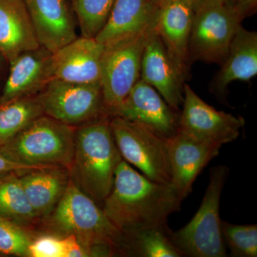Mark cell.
Segmentation results:
<instances>
[{"label": "cell", "instance_id": "cell-24", "mask_svg": "<svg viewBox=\"0 0 257 257\" xmlns=\"http://www.w3.org/2000/svg\"><path fill=\"white\" fill-rule=\"evenodd\" d=\"M16 174L11 172L0 177V217L20 226L30 222L37 215Z\"/></svg>", "mask_w": 257, "mask_h": 257}, {"label": "cell", "instance_id": "cell-9", "mask_svg": "<svg viewBox=\"0 0 257 257\" xmlns=\"http://www.w3.org/2000/svg\"><path fill=\"white\" fill-rule=\"evenodd\" d=\"M241 25L233 8L224 3L195 12L189 44L191 63L201 61L221 65Z\"/></svg>", "mask_w": 257, "mask_h": 257}, {"label": "cell", "instance_id": "cell-13", "mask_svg": "<svg viewBox=\"0 0 257 257\" xmlns=\"http://www.w3.org/2000/svg\"><path fill=\"white\" fill-rule=\"evenodd\" d=\"M104 46L95 38L77 37L51 55L52 79L91 84L100 82Z\"/></svg>", "mask_w": 257, "mask_h": 257}, {"label": "cell", "instance_id": "cell-4", "mask_svg": "<svg viewBox=\"0 0 257 257\" xmlns=\"http://www.w3.org/2000/svg\"><path fill=\"white\" fill-rule=\"evenodd\" d=\"M74 134L71 126L42 115L0 147V152L20 165L68 167L74 158Z\"/></svg>", "mask_w": 257, "mask_h": 257}, {"label": "cell", "instance_id": "cell-25", "mask_svg": "<svg viewBox=\"0 0 257 257\" xmlns=\"http://www.w3.org/2000/svg\"><path fill=\"white\" fill-rule=\"evenodd\" d=\"M115 0H71L82 37L95 38L105 25Z\"/></svg>", "mask_w": 257, "mask_h": 257}, {"label": "cell", "instance_id": "cell-5", "mask_svg": "<svg viewBox=\"0 0 257 257\" xmlns=\"http://www.w3.org/2000/svg\"><path fill=\"white\" fill-rule=\"evenodd\" d=\"M224 165L210 170L209 184L200 207L182 229L170 231V239L183 256H226L219 216L221 193L229 176Z\"/></svg>", "mask_w": 257, "mask_h": 257}, {"label": "cell", "instance_id": "cell-21", "mask_svg": "<svg viewBox=\"0 0 257 257\" xmlns=\"http://www.w3.org/2000/svg\"><path fill=\"white\" fill-rule=\"evenodd\" d=\"M59 166L32 169L19 176L25 194L37 216L55 209L68 186V175Z\"/></svg>", "mask_w": 257, "mask_h": 257}, {"label": "cell", "instance_id": "cell-30", "mask_svg": "<svg viewBox=\"0 0 257 257\" xmlns=\"http://www.w3.org/2000/svg\"><path fill=\"white\" fill-rule=\"evenodd\" d=\"M257 0H236L233 9L239 21L255 14L256 12Z\"/></svg>", "mask_w": 257, "mask_h": 257}, {"label": "cell", "instance_id": "cell-15", "mask_svg": "<svg viewBox=\"0 0 257 257\" xmlns=\"http://www.w3.org/2000/svg\"><path fill=\"white\" fill-rule=\"evenodd\" d=\"M140 79L155 88L171 107L179 110L184 100V82L154 28L147 36L144 48Z\"/></svg>", "mask_w": 257, "mask_h": 257}, {"label": "cell", "instance_id": "cell-18", "mask_svg": "<svg viewBox=\"0 0 257 257\" xmlns=\"http://www.w3.org/2000/svg\"><path fill=\"white\" fill-rule=\"evenodd\" d=\"M157 12L151 0H115L95 39L106 47L137 36L155 26Z\"/></svg>", "mask_w": 257, "mask_h": 257}, {"label": "cell", "instance_id": "cell-36", "mask_svg": "<svg viewBox=\"0 0 257 257\" xmlns=\"http://www.w3.org/2000/svg\"><path fill=\"white\" fill-rule=\"evenodd\" d=\"M0 105H1V96H0Z\"/></svg>", "mask_w": 257, "mask_h": 257}, {"label": "cell", "instance_id": "cell-19", "mask_svg": "<svg viewBox=\"0 0 257 257\" xmlns=\"http://www.w3.org/2000/svg\"><path fill=\"white\" fill-rule=\"evenodd\" d=\"M211 81L210 90L219 98L226 96L228 86L234 81L251 80L257 75V33L238 28L226 59Z\"/></svg>", "mask_w": 257, "mask_h": 257}, {"label": "cell", "instance_id": "cell-7", "mask_svg": "<svg viewBox=\"0 0 257 257\" xmlns=\"http://www.w3.org/2000/svg\"><path fill=\"white\" fill-rule=\"evenodd\" d=\"M37 97L44 114L70 126L110 116L100 82L80 84L51 79Z\"/></svg>", "mask_w": 257, "mask_h": 257}, {"label": "cell", "instance_id": "cell-26", "mask_svg": "<svg viewBox=\"0 0 257 257\" xmlns=\"http://www.w3.org/2000/svg\"><path fill=\"white\" fill-rule=\"evenodd\" d=\"M225 244L235 257L257 256V226L230 224L221 221Z\"/></svg>", "mask_w": 257, "mask_h": 257}, {"label": "cell", "instance_id": "cell-11", "mask_svg": "<svg viewBox=\"0 0 257 257\" xmlns=\"http://www.w3.org/2000/svg\"><path fill=\"white\" fill-rule=\"evenodd\" d=\"M179 115L155 88L140 79L111 116L142 125L168 140L178 130Z\"/></svg>", "mask_w": 257, "mask_h": 257}, {"label": "cell", "instance_id": "cell-27", "mask_svg": "<svg viewBox=\"0 0 257 257\" xmlns=\"http://www.w3.org/2000/svg\"><path fill=\"white\" fill-rule=\"evenodd\" d=\"M31 241L20 225L0 217V254L29 256Z\"/></svg>", "mask_w": 257, "mask_h": 257}, {"label": "cell", "instance_id": "cell-28", "mask_svg": "<svg viewBox=\"0 0 257 257\" xmlns=\"http://www.w3.org/2000/svg\"><path fill=\"white\" fill-rule=\"evenodd\" d=\"M29 256L63 257L62 239L53 236H44L37 238L30 243Z\"/></svg>", "mask_w": 257, "mask_h": 257}, {"label": "cell", "instance_id": "cell-10", "mask_svg": "<svg viewBox=\"0 0 257 257\" xmlns=\"http://www.w3.org/2000/svg\"><path fill=\"white\" fill-rule=\"evenodd\" d=\"M179 131L204 143L222 147L236 140L245 124L242 116L216 110L185 83Z\"/></svg>", "mask_w": 257, "mask_h": 257}, {"label": "cell", "instance_id": "cell-2", "mask_svg": "<svg viewBox=\"0 0 257 257\" xmlns=\"http://www.w3.org/2000/svg\"><path fill=\"white\" fill-rule=\"evenodd\" d=\"M107 117L83 125L74 133L72 165L83 192L103 206L114 184L115 171L123 160Z\"/></svg>", "mask_w": 257, "mask_h": 257}, {"label": "cell", "instance_id": "cell-22", "mask_svg": "<svg viewBox=\"0 0 257 257\" xmlns=\"http://www.w3.org/2000/svg\"><path fill=\"white\" fill-rule=\"evenodd\" d=\"M170 231L167 226L122 233L124 253L140 257L183 256L171 241Z\"/></svg>", "mask_w": 257, "mask_h": 257}, {"label": "cell", "instance_id": "cell-8", "mask_svg": "<svg viewBox=\"0 0 257 257\" xmlns=\"http://www.w3.org/2000/svg\"><path fill=\"white\" fill-rule=\"evenodd\" d=\"M153 28L137 36L104 47L100 84L104 105L110 116L140 79L144 48Z\"/></svg>", "mask_w": 257, "mask_h": 257}, {"label": "cell", "instance_id": "cell-6", "mask_svg": "<svg viewBox=\"0 0 257 257\" xmlns=\"http://www.w3.org/2000/svg\"><path fill=\"white\" fill-rule=\"evenodd\" d=\"M109 123L115 143L124 161L150 180L172 183L167 140L119 116H111Z\"/></svg>", "mask_w": 257, "mask_h": 257}, {"label": "cell", "instance_id": "cell-33", "mask_svg": "<svg viewBox=\"0 0 257 257\" xmlns=\"http://www.w3.org/2000/svg\"><path fill=\"white\" fill-rule=\"evenodd\" d=\"M174 1L175 0H151L152 4L158 10Z\"/></svg>", "mask_w": 257, "mask_h": 257}, {"label": "cell", "instance_id": "cell-20", "mask_svg": "<svg viewBox=\"0 0 257 257\" xmlns=\"http://www.w3.org/2000/svg\"><path fill=\"white\" fill-rule=\"evenodd\" d=\"M40 47L24 0H0V54L7 63Z\"/></svg>", "mask_w": 257, "mask_h": 257}, {"label": "cell", "instance_id": "cell-31", "mask_svg": "<svg viewBox=\"0 0 257 257\" xmlns=\"http://www.w3.org/2000/svg\"><path fill=\"white\" fill-rule=\"evenodd\" d=\"M32 169L37 168L17 163L14 161L10 160L0 152V177L11 172H21V171L30 170Z\"/></svg>", "mask_w": 257, "mask_h": 257}, {"label": "cell", "instance_id": "cell-12", "mask_svg": "<svg viewBox=\"0 0 257 257\" xmlns=\"http://www.w3.org/2000/svg\"><path fill=\"white\" fill-rule=\"evenodd\" d=\"M194 11L190 0H175L157 12L155 32L182 82L189 77V44Z\"/></svg>", "mask_w": 257, "mask_h": 257}, {"label": "cell", "instance_id": "cell-16", "mask_svg": "<svg viewBox=\"0 0 257 257\" xmlns=\"http://www.w3.org/2000/svg\"><path fill=\"white\" fill-rule=\"evenodd\" d=\"M40 46L51 53L77 37L66 0H24Z\"/></svg>", "mask_w": 257, "mask_h": 257}, {"label": "cell", "instance_id": "cell-3", "mask_svg": "<svg viewBox=\"0 0 257 257\" xmlns=\"http://www.w3.org/2000/svg\"><path fill=\"white\" fill-rule=\"evenodd\" d=\"M52 221L64 234L73 235L90 254L124 252V236L102 209L72 180L55 208Z\"/></svg>", "mask_w": 257, "mask_h": 257}, {"label": "cell", "instance_id": "cell-34", "mask_svg": "<svg viewBox=\"0 0 257 257\" xmlns=\"http://www.w3.org/2000/svg\"><path fill=\"white\" fill-rule=\"evenodd\" d=\"M6 60H5L3 56L0 54V76L2 75V74L4 72V69L5 67V64H7Z\"/></svg>", "mask_w": 257, "mask_h": 257}, {"label": "cell", "instance_id": "cell-17", "mask_svg": "<svg viewBox=\"0 0 257 257\" xmlns=\"http://www.w3.org/2000/svg\"><path fill=\"white\" fill-rule=\"evenodd\" d=\"M51 55L43 47L27 51L10 64V72L1 96V104L32 96L52 79Z\"/></svg>", "mask_w": 257, "mask_h": 257}, {"label": "cell", "instance_id": "cell-35", "mask_svg": "<svg viewBox=\"0 0 257 257\" xmlns=\"http://www.w3.org/2000/svg\"><path fill=\"white\" fill-rule=\"evenodd\" d=\"M222 1L223 3H224L225 5H226V6L231 7V8H233V6H234L236 0H222Z\"/></svg>", "mask_w": 257, "mask_h": 257}, {"label": "cell", "instance_id": "cell-23", "mask_svg": "<svg viewBox=\"0 0 257 257\" xmlns=\"http://www.w3.org/2000/svg\"><path fill=\"white\" fill-rule=\"evenodd\" d=\"M44 115L37 97L19 98L0 105V147L10 142L34 120Z\"/></svg>", "mask_w": 257, "mask_h": 257}, {"label": "cell", "instance_id": "cell-32", "mask_svg": "<svg viewBox=\"0 0 257 257\" xmlns=\"http://www.w3.org/2000/svg\"><path fill=\"white\" fill-rule=\"evenodd\" d=\"M190 2L194 13L207 7L223 3L222 0H190Z\"/></svg>", "mask_w": 257, "mask_h": 257}, {"label": "cell", "instance_id": "cell-29", "mask_svg": "<svg viewBox=\"0 0 257 257\" xmlns=\"http://www.w3.org/2000/svg\"><path fill=\"white\" fill-rule=\"evenodd\" d=\"M63 257L88 256L90 254L88 248L83 245L73 235L62 239Z\"/></svg>", "mask_w": 257, "mask_h": 257}, {"label": "cell", "instance_id": "cell-1", "mask_svg": "<svg viewBox=\"0 0 257 257\" xmlns=\"http://www.w3.org/2000/svg\"><path fill=\"white\" fill-rule=\"evenodd\" d=\"M182 201L172 184L150 180L122 160L102 209L111 222L126 233L167 226L169 216L180 209Z\"/></svg>", "mask_w": 257, "mask_h": 257}, {"label": "cell", "instance_id": "cell-14", "mask_svg": "<svg viewBox=\"0 0 257 257\" xmlns=\"http://www.w3.org/2000/svg\"><path fill=\"white\" fill-rule=\"evenodd\" d=\"M172 184L183 200L192 192L193 184L221 146L199 141L177 130L167 140Z\"/></svg>", "mask_w": 257, "mask_h": 257}]
</instances>
